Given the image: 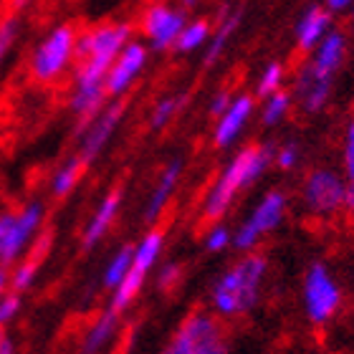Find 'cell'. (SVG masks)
Returning a JSON list of instances; mask_svg holds the SVG:
<instances>
[{
	"instance_id": "1",
	"label": "cell",
	"mask_w": 354,
	"mask_h": 354,
	"mask_svg": "<svg viewBox=\"0 0 354 354\" xmlns=\"http://www.w3.org/2000/svg\"><path fill=\"white\" fill-rule=\"evenodd\" d=\"M134 38V26L127 21L99 23L94 28L79 33L76 41V68H74V91L68 106L79 119L76 132L82 134L106 106V74L124 46Z\"/></svg>"
},
{
	"instance_id": "2",
	"label": "cell",
	"mask_w": 354,
	"mask_h": 354,
	"mask_svg": "<svg viewBox=\"0 0 354 354\" xmlns=\"http://www.w3.org/2000/svg\"><path fill=\"white\" fill-rule=\"evenodd\" d=\"M273 157H276V147L273 145H248L241 152H236L233 160L223 167L221 177L215 180L210 192H207L205 205H203V221H221L223 215L230 210L238 192L251 187L271 167Z\"/></svg>"
},
{
	"instance_id": "3",
	"label": "cell",
	"mask_w": 354,
	"mask_h": 354,
	"mask_svg": "<svg viewBox=\"0 0 354 354\" xmlns=\"http://www.w3.org/2000/svg\"><path fill=\"white\" fill-rule=\"evenodd\" d=\"M268 273V261L263 253H245L236 261L213 286V309L218 317H243L261 299L263 279Z\"/></svg>"
},
{
	"instance_id": "4",
	"label": "cell",
	"mask_w": 354,
	"mask_h": 354,
	"mask_svg": "<svg viewBox=\"0 0 354 354\" xmlns=\"http://www.w3.org/2000/svg\"><path fill=\"white\" fill-rule=\"evenodd\" d=\"M301 301L304 314L314 326H326L342 311L344 288H342L339 279L334 276V271L324 261L309 263V268L304 273Z\"/></svg>"
},
{
	"instance_id": "5",
	"label": "cell",
	"mask_w": 354,
	"mask_h": 354,
	"mask_svg": "<svg viewBox=\"0 0 354 354\" xmlns=\"http://www.w3.org/2000/svg\"><path fill=\"white\" fill-rule=\"evenodd\" d=\"M79 30L71 23L53 26L30 53V76L38 84H53L66 74L76 61Z\"/></svg>"
},
{
	"instance_id": "6",
	"label": "cell",
	"mask_w": 354,
	"mask_h": 354,
	"mask_svg": "<svg viewBox=\"0 0 354 354\" xmlns=\"http://www.w3.org/2000/svg\"><path fill=\"white\" fill-rule=\"evenodd\" d=\"M162 354H228V334L213 314L195 311L180 324Z\"/></svg>"
},
{
	"instance_id": "7",
	"label": "cell",
	"mask_w": 354,
	"mask_h": 354,
	"mask_svg": "<svg viewBox=\"0 0 354 354\" xmlns=\"http://www.w3.org/2000/svg\"><path fill=\"white\" fill-rule=\"evenodd\" d=\"M288 198L283 190H268L263 198L259 200V205L253 207L251 215L241 223V228L233 233V245L238 251L251 253L256 245L261 243V238L279 228L283 218H286Z\"/></svg>"
},
{
	"instance_id": "8",
	"label": "cell",
	"mask_w": 354,
	"mask_h": 354,
	"mask_svg": "<svg viewBox=\"0 0 354 354\" xmlns=\"http://www.w3.org/2000/svg\"><path fill=\"white\" fill-rule=\"evenodd\" d=\"M301 200L306 210L317 218H332L339 210H344L347 203V177H342L339 172L319 167L311 170L304 180L301 187Z\"/></svg>"
},
{
	"instance_id": "9",
	"label": "cell",
	"mask_w": 354,
	"mask_h": 354,
	"mask_svg": "<svg viewBox=\"0 0 354 354\" xmlns=\"http://www.w3.org/2000/svg\"><path fill=\"white\" fill-rule=\"evenodd\" d=\"M162 245H165V233L160 228L149 230L147 236L142 238L140 245L134 248V263L127 273V279L119 283V288L114 291V299H111V306L119 314V311H124L129 304L137 299V294L142 291L145 286V279H147L149 268L155 266V261L160 259V253H162Z\"/></svg>"
},
{
	"instance_id": "10",
	"label": "cell",
	"mask_w": 354,
	"mask_h": 354,
	"mask_svg": "<svg viewBox=\"0 0 354 354\" xmlns=\"http://www.w3.org/2000/svg\"><path fill=\"white\" fill-rule=\"evenodd\" d=\"M185 23H187V13L185 10L157 0V3H152V6L142 10L140 28L145 33V38L149 41L152 51H170V48H175Z\"/></svg>"
},
{
	"instance_id": "11",
	"label": "cell",
	"mask_w": 354,
	"mask_h": 354,
	"mask_svg": "<svg viewBox=\"0 0 354 354\" xmlns=\"http://www.w3.org/2000/svg\"><path fill=\"white\" fill-rule=\"evenodd\" d=\"M149 61V46L142 38H132L111 64L106 74V96L109 99H124V94L134 86Z\"/></svg>"
},
{
	"instance_id": "12",
	"label": "cell",
	"mask_w": 354,
	"mask_h": 354,
	"mask_svg": "<svg viewBox=\"0 0 354 354\" xmlns=\"http://www.w3.org/2000/svg\"><path fill=\"white\" fill-rule=\"evenodd\" d=\"M124 111H127L124 99H111V102H106V106L99 111V117L82 132L79 157L84 160L86 167L94 162L96 157L104 152V147L109 145V140L114 137V132H117L119 124H122V119H124Z\"/></svg>"
},
{
	"instance_id": "13",
	"label": "cell",
	"mask_w": 354,
	"mask_h": 354,
	"mask_svg": "<svg viewBox=\"0 0 354 354\" xmlns=\"http://www.w3.org/2000/svg\"><path fill=\"white\" fill-rule=\"evenodd\" d=\"M41 223H44V205L38 200H33V203H28L26 207L18 210L15 225L10 230V238H8L3 253H0V266L13 263L21 256L23 248L30 243V238L36 236V233H41Z\"/></svg>"
},
{
	"instance_id": "14",
	"label": "cell",
	"mask_w": 354,
	"mask_h": 354,
	"mask_svg": "<svg viewBox=\"0 0 354 354\" xmlns=\"http://www.w3.org/2000/svg\"><path fill=\"white\" fill-rule=\"evenodd\" d=\"M329 94H332V79L329 76H322L314 68L311 61H306L299 71H296V84H294V96L299 99L301 109L306 114H317L326 106L329 102Z\"/></svg>"
},
{
	"instance_id": "15",
	"label": "cell",
	"mask_w": 354,
	"mask_h": 354,
	"mask_svg": "<svg viewBox=\"0 0 354 354\" xmlns=\"http://www.w3.org/2000/svg\"><path fill=\"white\" fill-rule=\"evenodd\" d=\"M253 109H256V99L251 94H238L233 99V104L228 106V111L215 122V129H213L215 147L218 149L230 147L245 129L248 119L253 117Z\"/></svg>"
},
{
	"instance_id": "16",
	"label": "cell",
	"mask_w": 354,
	"mask_h": 354,
	"mask_svg": "<svg viewBox=\"0 0 354 354\" xmlns=\"http://www.w3.org/2000/svg\"><path fill=\"white\" fill-rule=\"evenodd\" d=\"M122 198H124L122 187H114V190H109L102 198L99 207H96L94 215H91V221H88L86 228H84V236H82L84 251H91V248L106 236V230L111 228V223L117 221V213H119V207H122Z\"/></svg>"
},
{
	"instance_id": "17",
	"label": "cell",
	"mask_w": 354,
	"mask_h": 354,
	"mask_svg": "<svg viewBox=\"0 0 354 354\" xmlns=\"http://www.w3.org/2000/svg\"><path fill=\"white\" fill-rule=\"evenodd\" d=\"M329 26H332V13L322 6H309L296 23V46L304 53L317 51V46L329 33Z\"/></svg>"
},
{
	"instance_id": "18",
	"label": "cell",
	"mask_w": 354,
	"mask_h": 354,
	"mask_svg": "<svg viewBox=\"0 0 354 354\" xmlns=\"http://www.w3.org/2000/svg\"><path fill=\"white\" fill-rule=\"evenodd\" d=\"M180 177H183V160L175 157V160H170V162L165 165L162 172H160V177H157L155 190H152L147 205H145V221L155 223L157 218L162 215L165 205L170 203L172 192H175L177 183H180Z\"/></svg>"
},
{
	"instance_id": "19",
	"label": "cell",
	"mask_w": 354,
	"mask_h": 354,
	"mask_svg": "<svg viewBox=\"0 0 354 354\" xmlns=\"http://www.w3.org/2000/svg\"><path fill=\"white\" fill-rule=\"evenodd\" d=\"M344 53H347V38L342 30H329L326 38L322 44L317 46V53H314V68H317L322 76H329L334 79L337 74V68L342 66V61H344Z\"/></svg>"
},
{
	"instance_id": "20",
	"label": "cell",
	"mask_w": 354,
	"mask_h": 354,
	"mask_svg": "<svg viewBox=\"0 0 354 354\" xmlns=\"http://www.w3.org/2000/svg\"><path fill=\"white\" fill-rule=\"evenodd\" d=\"M241 21H243V8H238V10H233V13L223 10L221 23H218V28L213 30V38H210V44L205 46L203 66L210 68V66H215V64H218V59L223 56V51L228 48L230 38L236 36V30H238V26H241Z\"/></svg>"
},
{
	"instance_id": "21",
	"label": "cell",
	"mask_w": 354,
	"mask_h": 354,
	"mask_svg": "<svg viewBox=\"0 0 354 354\" xmlns=\"http://www.w3.org/2000/svg\"><path fill=\"white\" fill-rule=\"evenodd\" d=\"M117 329H119V314H117V311H114V309L102 311V314L94 319V324L86 329V334H84L82 354L102 352L104 344H106V342L117 334Z\"/></svg>"
},
{
	"instance_id": "22",
	"label": "cell",
	"mask_w": 354,
	"mask_h": 354,
	"mask_svg": "<svg viewBox=\"0 0 354 354\" xmlns=\"http://www.w3.org/2000/svg\"><path fill=\"white\" fill-rule=\"evenodd\" d=\"M210 38H213V23L200 15V18H192V21L185 23L183 33H180L172 51L192 53V51H198V48H205V46L210 44Z\"/></svg>"
},
{
	"instance_id": "23",
	"label": "cell",
	"mask_w": 354,
	"mask_h": 354,
	"mask_svg": "<svg viewBox=\"0 0 354 354\" xmlns=\"http://www.w3.org/2000/svg\"><path fill=\"white\" fill-rule=\"evenodd\" d=\"M84 170H86V165H84V160L79 155L71 157V160H66V162L61 165L59 170L53 172L51 177V195L56 200L66 198V195H71V190H74L76 185H79V180L84 177Z\"/></svg>"
},
{
	"instance_id": "24",
	"label": "cell",
	"mask_w": 354,
	"mask_h": 354,
	"mask_svg": "<svg viewBox=\"0 0 354 354\" xmlns=\"http://www.w3.org/2000/svg\"><path fill=\"white\" fill-rule=\"evenodd\" d=\"M185 104H187V96H165V99H160V102L152 106V114H149V129L152 132H160V129H165V127L170 124L172 119L177 117V111L183 109Z\"/></svg>"
},
{
	"instance_id": "25",
	"label": "cell",
	"mask_w": 354,
	"mask_h": 354,
	"mask_svg": "<svg viewBox=\"0 0 354 354\" xmlns=\"http://www.w3.org/2000/svg\"><path fill=\"white\" fill-rule=\"evenodd\" d=\"M132 263H134V248H132V245H124V248H119L117 256L109 261L106 271H104V286L114 288V291H117L119 283L127 279V273H129Z\"/></svg>"
},
{
	"instance_id": "26",
	"label": "cell",
	"mask_w": 354,
	"mask_h": 354,
	"mask_svg": "<svg viewBox=\"0 0 354 354\" xmlns=\"http://www.w3.org/2000/svg\"><path fill=\"white\" fill-rule=\"evenodd\" d=\"M291 102H294V94L291 91H276L273 96H268L263 102V109H261V122L266 127H276L281 119L286 117L288 109H291Z\"/></svg>"
},
{
	"instance_id": "27",
	"label": "cell",
	"mask_w": 354,
	"mask_h": 354,
	"mask_svg": "<svg viewBox=\"0 0 354 354\" xmlns=\"http://www.w3.org/2000/svg\"><path fill=\"white\" fill-rule=\"evenodd\" d=\"M281 84H283V64L271 61V64L261 71L259 84H256V96L268 99V96H273L276 91H281Z\"/></svg>"
},
{
	"instance_id": "28",
	"label": "cell",
	"mask_w": 354,
	"mask_h": 354,
	"mask_svg": "<svg viewBox=\"0 0 354 354\" xmlns=\"http://www.w3.org/2000/svg\"><path fill=\"white\" fill-rule=\"evenodd\" d=\"M18 33H21V18H18V15H6V18L0 21V66H3V61L8 59V53L13 48Z\"/></svg>"
},
{
	"instance_id": "29",
	"label": "cell",
	"mask_w": 354,
	"mask_h": 354,
	"mask_svg": "<svg viewBox=\"0 0 354 354\" xmlns=\"http://www.w3.org/2000/svg\"><path fill=\"white\" fill-rule=\"evenodd\" d=\"M38 261L33 259H26L23 263H18V268L13 271V279H10V288H13L15 294H21L26 288H30V283L36 281V273H38Z\"/></svg>"
},
{
	"instance_id": "30",
	"label": "cell",
	"mask_w": 354,
	"mask_h": 354,
	"mask_svg": "<svg viewBox=\"0 0 354 354\" xmlns=\"http://www.w3.org/2000/svg\"><path fill=\"white\" fill-rule=\"evenodd\" d=\"M233 243V233H230L223 223H215L213 228L207 230V236H205V248L210 253H221L225 251L228 245Z\"/></svg>"
},
{
	"instance_id": "31",
	"label": "cell",
	"mask_w": 354,
	"mask_h": 354,
	"mask_svg": "<svg viewBox=\"0 0 354 354\" xmlns=\"http://www.w3.org/2000/svg\"><path fill=\"white\" fill-rule=\"evenodd\" d=\"M299 160H301V149H299L296 142H286V145H281V147L276 149V157H273L276 167L283 170V172L294 170L296 165H299Z\"/></svg>"
},
{
	"instance_id": "32",
	"label": "cell",
	"mask_w": 354,
	"mask_h": 354,
	"mask_svg": "<svg viewBox=\"0 0 354 354\" xmlns=\"http://www.w3.org/2000/svg\"><path fill=\"white\" fill-rule=\"evenodd\" d=\"M183 279V268L177 263H167L160 268V276H157V286L162 288V291H172V288L180 283Z\"/></svg>"
},
{
	"instance_id": "33",
	"label": "cell",
	"mask_w": 354,
	"mask_h": 354,
	"mask_svg": "<svg viewBox=\"0 0 354 354\" xmlns=\"http://www.w3.org/2000/svg\"><path fill=\"white\" fill-rule=\"evenodd\" d=\"M233 99H236V96L230 94L228 88H221V91H218V94H215L213 99H210V106H207V111H210V117H213L215 122H218V119H221L223 114L228 111V106L233 104Z\"/></svg>"
},
{
	"instance_id": "34",
	"label": "cell",
	"mask_w": 354,
	"mask_h": 354,
	"mask_svg": "<svg viewBox=\"0 0 354 354\" xmlns=\"http://www.w3.org/2000/svg\"><path fill=\"white\" fill-rule=\"evenodd\" d=\"M344 175L347 180H354V119L344 132Z\"/></svg>"
},
{
	"instance_id": "35",
	"label": "cell",
	"mask_w": 354,
	"mask_h": 354,
	"mask_svg": "<svg viewBox=\"0 0 354 354\" xmlns=\"http://www.w3.org/2000/svg\"><path fill=\"white\" fill-rule=\"evenodd\" d=\"M18 309H21V296L18 294L3 296V299H0V326L6 324V322H10V319L18 314Z\"/></svg>"
},
{
	"instance_id": "36",
	"label": "cell",
	"mask_w": 354,
	"mask_h": 354,
	"mask_svg": "<svg viewBox=\"0 0 354 354\" xmlns=\"http://www.w3.org/2000/svg\"><path fill=\"white\" fill-rule=\"evenodd\" d=\"M324 3H326V10H329V13H339V10L352 6V0H324Z\"/></svg>"
},
{
	"instance_id": "37",
	"label": "cell",
	"mask_w": 354,
	"mask_h": 354,
	"mask_svg": "<svg viewBox=\"0 0 354 354\" xmlns=\"http://www.w3.org/2000/svg\"><path fill=\"white\" fill-rule=\"evenodd\" d=\"M344 210L354 215V180H347V203H344Z\"/></svg>"
},
{
	"instance_id": "38",
	"label": "cell",
	"mask_w": 354,
	"mask_h": 354,
	"mask_svg": "<svg viewBox=\"0 0 354 354\" xmlns=\"http://www.w3.org/2000/svg\"><path fill=\"white\" fill-rule=\"evenodd\" d=\"M198 3H200V0H180V6H177V8H180V10H185V13H190Z\"/></svg>"
},
{
	"instance_id": "39",
	"label": "cell",
	"mask_w": 354,
	"mask_h": 354,
	"mask_svg": "<svg viewBox=\"0 0 354 354\" xmlns=\"http://www.w3.org/2000/svg\"><path fill=\"white\" fill-rule=\"evenodd\" d=\"M0 354H13V342L6 339V337H3V342H0Z\"/></svg>"
},
{
	"instance_id": "40",
	"label": "cell",
	"mask_w": 354,
	"mask_h": 354,
	"mask_svg": "<svg viewBox=\"0 0 354 354\" xmlns=\"http://www.w3.org/2000/svg\"><path fill=\"white\" fill-rule=\"evenodd\" d=\"M6 286H8V273H6V268H0V299L6 294Z\"/></svg>"
},
{
	"instance_id": "41",
	"label": "cell",
	"mask_w": 354,
	"mask_h": 354,
	"mask_svg": "<svg viewBox=\"0 0 354 354\" xmlns=\"http://www.w3.org/2000/svg\"><path fill=\"white\" fill-rule=\"evenodd\" d=\"M30 0H15V8H23V6H28Z\"/></svg>"
}]
</instances>
